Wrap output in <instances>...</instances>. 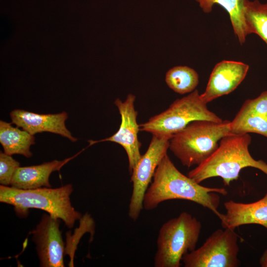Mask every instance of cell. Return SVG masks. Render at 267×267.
Instances as JSON below:
<instances>
[{
    "instance_id": "7c38bea8",
    "label": "cell",
    "mask_w": 267,
    "mask_h": 267,
    "mask_svg": "<svg viewBox=\"0 0 267 267\" xmlns=\"http://www.w3.org/2000/svg\"><path fill=\"white\" fill-rule=\"evenodd\" d=\"M11 123L35 135L49 132L67 138L72 142L78 139L72 136L65 125L68 118L66 112L56 114H38L22 109H15L10 113Z\"/></svg>"
},
{
    "instance_id": "5b68a950",
    "label": "cell",
    "mask_w": 267,
    "mask_h": 267,
    "mask_svg": "<svg viewBox=\"0 0 267 267\" xmlns=\"http://www.w3.org/2000/svg\"><path fill=\"white\" fill-rule=\"evenodd\" d=\"M202 228L201 222L183 212L161 226L154 258L155 267H179L183 256L196 249Z\"/></svg>"
},
{
    "instance_id": "52a82bcc",
    "label": "cell",
    "mask_w": 267,
    "mask_h": 267,
    "mask_svg": "<svg viewBox=\"0 0 267 267\" xmlns=\"http://www.w3.org/2000/svg\"><path fill=\"white\" fill-rule=\"evenodd\" d=\"M234 229H218L198 249L185 254L182 261L185 267H237L239 237Z\"/></svg>"
},
{
    "instance_id": "9a60e30c",
    "label": "cell",
    "mask_w": 267,
    "mask_h": 267,
    "mask_svg": "<svg viewBox=\"0 0 267 267\" xmlns=\"http://www.w3.org/2000/svg\"><path fill=\"white\" fill-rule=\"evenodd\" d=\"M77 155L61 161L54 160L38 165L19 167L13 176L10 185L21 189L51 187L49 180L51 174L59 171Z\"/></svg>"
},
{
    "instance_id": "7a4b0ae2",
    "label": "cell",
    "mask_w": 267,
    "mask_h": 267,
    "mask_svg": "<svg viewBox=\"0 0 267 267\" xmlns=\"http://www.w3.org/2000/svg\"><path fill=\"white\" fill-rule=\"evenodd\" d=\"M251 137L249 134H230L220 141L216 151L205 161L189 171L187 176L200 183L205 179L220 177L229 186L246 167L259 169L267 175V163L253 158L249 151Z\"/></svg>"
},
{
    "instance_id": "44dd1931",
    "label": "cell",
    "mask_w": 267,
    "mask_h": 267,
    "mask_svg": "<svg viewBox=\"0 0 267 267\" xmlns=\"http://www.w3.org/2000/svg\"><path fill=\"white\" fill-rule=\"evenodd\" d=\"M260 264L262 267H267V249L265 251L260 259Z\"/></svg>"
},
{
    "instance_id": "3957f363",
    "label": "cell",
    "mask_w": 267,
    "mask_h": 267,
    "mask_svg": "<svg viewBox=\"0 0 267 267\" xmlns=\"http://www.w3.org/2000/svg\"><path fill=\"white\" fill-rule=\"evenodd\" d=\"M73 191L71 184L55 188L44 187L32 189L0 185V202L13 206L19 217H26L30 209H38L60 219L71 228L82 217L71 204L70 195Z\"/></svg>"
},
{
    "instance_id": "d6986e66",
    "label": "cell",
    "mask_w": 267,
    "mask_h": 267,
    "mask_svg": "<svg viewBox=\"0 0 267 267\" xmlns=\"http://www.w3.org/2000/svg\"><path fill=\"white\" fill-rule=\"evenodd\" d=\"M245 21L248 34L258 35L267 44V3L245 0Z\"/></svg>"
},
{
    "instance_id": "e0dca14e",
    "label": "cell",
    "mask_w": 267,
    "mask_h": 267,
    "mask_svg": "<svg viewBox=\"0 0 267 267\" xmlns=\"http://www.w3.org/2000/svg\"><path fill=\"white\" fill-rule=\"evenodd\" d=\"M205 13H210L217 4L228 13L234 33L240 44L245 42L248 34L245 21V0H196Z\"/></svg>"
},
{
    "instance_id": "ac0fdd59",
    "label": "cell",
    "mask_w": 267,
    "mask_h": 267,
    "mask_svg": "<svg viewBox=\"0 0 267 267\" xmlns=\"http://www.w3.org/2000/svg\"><path fill=\"white\" fill-rule=\"evenodd\" d=\"M165 79L167 86L180 94L192 92L199 83L198 73L186 66H177L170 69L167 72Z\"/></svg>"
},
{
    "instance_id": "30bf717a",
    "label": "cell",
    "mask_w": 267,
    "mask_h": 267,
    "mask_svg": "<svg viewBox=\"0 0 267 267\" xmlns=\"http://www.w3.org/2000/svg\"><path fill=\"white\" fill-rule=\"evenodd\" d=\"M60 220L44 214L35 229L30 232L42 267H64L65 247L59 229Z\"/></svg>"
},
{
    "instance_id": "8992f818",
    "label": "cell",
    "mask_w": 267,
    "mask_h": 267,
    "mask_svg": "<svg viewBox=\"0 0 267 267\" xmlns=\"http://www.w3.org/2000/svg\"><path fill=\"white\" fill-rule=\"evenodd\" d=\"M198 90L175 100L168 109L139 125L140 131L171 139L188 124L196 120L221 122L223 120L208 109Z\"/></svg>"
},
{
    "instance_id": "6da1fadb",
    "label": "cell",
    "mask_w": 267,
    "mask_h": 267,
    "mask_svg": "<svg viewBox=\"0 0 267 267\" xmlns=\"http://www.w3.org/2000/svg\"><path fill=\"white\" fill-rule=\"evenodd\" d=\"M227 193L224 188L204 186L184 175L167 154L158 165L144 195L143 208L150 211L164 201L183 199L208 208L221 221L223 214L218 210L220 202L219 194L225 195Z\"/></svg>"
},
{
    "instance_id": "5bb4252c",
    "label": "cell",
    "mask_w": 267,
    "mask_h": 267,
    "mask_svg": "<svg viewBox=\"0 0 267 267\" xmlns=\"http://www.w3.org/2000/svg\"><path fill=\"white\" fill-rule=\"evenodd\" d=\"M224 206L226 213L221 220L223 228L234 229L243 225L257 224L267 229V191L257 201L244 203L230 200Z\"/></svg>"
},
{
    "instance_id": "ba28073f",
    "label": "cell",
    "mask_w": 267,
    "mask_h": 267,
    "mask_svg": "<svg viewBox=\"0 0 267 267\" xmlns=\"http://www.w3.org/2000/svg\"><path fill=\"white\" fill-rule=\"evenodd\" d=\"M170 139L152 135L145 153L142 155L131 173L132 193L129 205L128 215L135 221L143 208L144 195L151 183L155 171L169 149Z\"/></svg>"
},
{
    "instance_id": "ffe728a7",
    "label": "cell",
    "mask_w": 267,
    "mask_h": 267,
    "mask_svg": "<svg viewBox=\"0 0 267 267\" xmlns=\"http://www.w3.org/2000/svg\"><path fill=\"white\" fill-rule=\"evenodd\" d=\"M20 167L19 162L11 155L4 152L0 153V183L4 186H9L14 174Z\"/></svg>"
},
{
    "instance_id": "9c48e42d",
    "label": "cell",
    "mask_w": 267,
    "mask_h": 267,
    "mask_svg": "<svg viewBox=\"0 0 267 267\" xmlns=\"http://www.w3.org/2000/svg\"><path fill=\"white\" fill-rule=\"evenodd\" d=\"M135 95L131 93L128 94L125 101L116 98L114 103L118 109L121 119L119 130L110 137L99 140L89 141V145L99 142L110 141L122 146L128 156L129 171L131 174L142 155L140 152L141 143L138 138L140 129L137 122L138 112L135 109Z\"/></svg>"
},
{
    "instance_id": "277c9868",
    "label": "cell",
    "mask_w": 267,
    "mask_h": 267,
    "mask_svg": "<svg viewBox=\"0 0 267 267\" xmlns=\"http://www.w3.org/2000/svg\"><path fill=\"white\" fill-rule=\"evenodd\" d=\"M230 124L228 120L194 121L172 136L169 149L183 166H198L216 151L222 138L231 134Z\"/></svg>"
},
{
    "instance_id": "2e32d148",
    "label": "cell",
    "mask_w": 267,
    "mask_h": 267,
    "mask_svg": "<svg viewBox=\"0 0 267 267\" xmlns=\"http://www.w3.org/2000/svg\"><path fill=\"white\" fill-rule=\"evenodd\" d=\"M12 123L0 121V143L7 154H20L26 158L32 157L31 145L35 144L34 135L13 127Z\"/></svg>"
},
{
    "instance_id": "8fae6325",
    "label": "cell",
    "mask_w": 267,
    "mask_h": 267,
    "mask_svg": "<svg viewBox=\"0 0 267 267\" xmlns=\"http://www.w3.org/2000/svg\"><path fill=\"white\" fill-rule=\"evenodd\" d=\"M249 66L242 62L223 60L213 68L205 91L201 94L207 104L234 90L245 79Z\"/></svg>"
},
{
    "instance_id": "4fadbf2b",
    "label": "cell",
    "mask_w": 267,
    "mask_h": 267,
    "mask_svg": "<svg viewBox=\"0 0 267 267\" xmlns=\"http://www.w3.org/2000/svg\"><path fill=\"white\" fill-rule=\"evenodd\" d=\"M230 133H255L267 137V90L244 101L231 121Z\"/></svg>"
}]
</instances>
